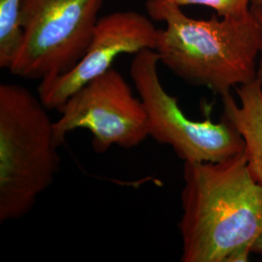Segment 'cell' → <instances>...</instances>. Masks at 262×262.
<instances>
[{
	"label": "cell",
	"instance_id": "cell-1",
	"mask_svg": "<svg viewBox=\"0 0 262 262\" xmlns=\"http://www.w3.org/2000/svg\"><path fill=\"white\" fill-rule=\"evenodd\" d=\"M183 262H226L262 229V187L243 151L215 162H184Z\"/></svg>",
	"mask_w": 262,
	"mask_h": 262
},
{
	"label": "cell",
	"instance_id": "cell-2",
	"mask_svg": "<svg viewBox=\"0 0 262 262\" xmlns=\"http://www.w3.org/2000/svg\"><path fill=\"white\" fill-rule=\"evenodd\" d=\"M159 29V62L188 84L206 86L221 97L256 79L260 29L251 12L241 18L195 19L170 0H148Z\"/></svg>",
	"mask_w": 262,
	"mask_h": 262
},
{
	"label": "cell",
	"instance_id": "cell-3",
	"mask_svg": "<svg viewBox=\"0 0 262 262\" xmlns=\"http://www.w3.org/2000/svg\"><path fill=\"white\" fill-rule=\"evenodd\" d=\"M54 123L39 96L19 84H0V224L28 214L54 183Z\"/></svg>",
	"mask_w": 262,
	"mask_h": 262
},
{
	"label": "cell",
	"instance_id": "cell-4",
	"mask_svg": "<svg viewBox=\"0 0 262 262\" xmlns=\"http://www.w3.org/2000/svg\"><path fill=\"white\" fill-rule=\"evenodd\" d=\"M104 0H23V40L11 74L43 81L62 75L89 47Z\"/></svg>",
	"mask_w": 262,
	"mask_h": 262
},
{
	"label": "cell",
	"instance_id": "cell-5",
	"mask_svg": "<svg viewBox=\"0 0 262 262\" xmlns=\"http://www.w3.org/2000/svg\"><path fill=\"white\" fill-rule=\"evenodd\" d=\"M159 63L157 52L146 49L135 55L130 66L132 82L147 114L149 136L170 146L184 162H215L243 151L241 134L224 115L219 122L187 118L178 99L161 84Z\"/></svg>",
	"mask_w": 262,
	"mask_h": 262
},
{
	"label": "cell",
	"instance_id": "cell-6",
	"mask_svg": "<svg viewBox=\"0 0 262 262\" xmlns=\"http://www.w3.org/2000/svg\"><path fill=\"white\" fill-rule=\"evenodd\" d=\"M54 123L58 147L71 131L84 128L93 134V146L102 154L112 146L131 149L149 137L146 110L123 76L111 68L68 98Z\"/></svg>",
	"mask_w": 262,
	"mask_h": 262
},
{
	"label": "cell",
	"instance_id": "cell-7",
	"mask_svg": "<svg viewBox=\"0 0 262 262\" xmlns=\"http://www.w3.org/2000/svg\"><path fill=\"white\" fill-rule=\"evenodd\" d=\"M158 28L150 19L133 11L115 12L99 18L83 57L62 75L40 81L38 96L48 110L60 111L70 96L113 68L122 54L155 50Z\"/></svg>",
	"mask_w": 262,
	"mask_h": 262
},
{
	"label": "cell",
	"instance_id": "cell-8",
	"mask_svg": "<svg viewBox=\"0 0 262 262\" xmlns=\"http://www.w3.org/2000/svg\"><path fill=\"white\" fill-rule=\"evenodd\" d=\"M236 92L240 104L231 94L222 96L223 115L241 134L249 168L262 187V85L255 79L237 86Z\"/></svg>",
	"mask_w": 262,
	"mask_h": 262
},
{
	"label": "cell",
	"instance_id": "cell-9",
	"mask_svg": "<svg viewBox=\"0 0 262 262\" xmlns=\"http://www.w3.org/2000/svg\"><path fill=\"white\" fill-rule=\"evenodd\" d=\"M23 0H0V67L9 69L23 40L20 6Z\"/></svg>",
	"mask_w": 262,
	"mask_h": 262
},
{
	"label": "cell",
	"instance_id": "cell-10",
	"mask_svg": "<svg viewBox=\"0 0 262 262\" xmlns=\"http://www.w3.org/2000/svg\"><path fill=\"white\" fill-rule=\"evenodd\" d=\"M180 7L186 5H203L215 10L222 18H241L252 8V0H170Z\"/></svg>",
	"mask_w": 262,
	"mask_h": 262
},
{
	"label": "cell",
	"instance_id": "cell-11",
	"mask_svg": "<svg viewBox=\"0 0 262 262\" xmlns=\"http://www.w3.org/2000/svg\"><path fill=\"white\" fill-rule=\"evenodd\" d=\"M252 12H253L255 19L258 23L259 29H260V40H259V56H258V63H257V72H256V79L262 85V6L259 5H252Z\"/></svg>",
	"mask_w": 262,
	"mask_h": 262
},
{
	"label": "cell",
	"instance_id": "cell-12",
	"mask_svg": "<svg viewBox=\"0 0 262 262\" xmlns=\"http://www.w3.org/2000/svg\"><path fill=\"white\" fill-rule=\"evenodd\" d=\"M252 253H258L262 255V229L260 233L258 234L253 242Z\"/></svg>",
	"mask_w": 262,
	"mask_h": 262
},
{
	"label": "cell",
	"instance_id": "cell-13",
	"mask_svg": "<svg viewBox=\"0 0 262 262\" xmlns=\"http://www.w3.org/2000/svg\"><path fill=\"white\" fill-rule=\"evenodd\" d=\"M252 5L262 6V0H252Z\"/></svg>",
	"mask_w": 262,
	"mask_h": 262
}]
</instances>
